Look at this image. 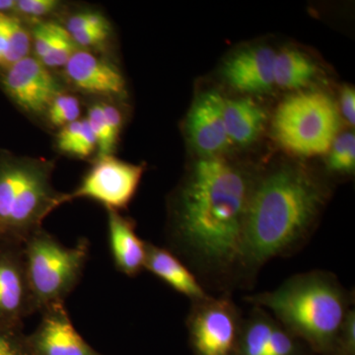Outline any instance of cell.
<instances>
[{
  "label": "cell",
  "instance_id": "obj_7",
  "mask_svg": "<svg viewBox=\"0 0 355 355\" xmlns=\"http://www.w3.org/2000/svg\"><path fill=\"white\" fill-rule=\"evenodd\" d=\"M244 319L229 296L193 301L187 318L193 355H237Z\"/></svg>",
  "mask_w": 355,
  "mask_h": 355
},
{
  "label": "cell",
  "instance_id": "obj_8",
  "mask_svg": "<svg viewBox=\"0 0 355 355\" xmlns=\"http://www.w3.org/2000/svg\"><path fill=\"white\" fill-rule=\"evenodd\" d=\"M144 173V165L125 162L112 155L99 156L78 188L65 193L64 202L90 198L108 210L125 209L137 193Z\"/></svg>",
  "mask_w": 355,
  "mask_h": 355
},
{
  "label": "cell",
  "instance_id": "obj_9",
  "mask_svg": "<svg viewBox=\"0 0 355 355\" xmlns=\"http://www.w3.org/2000/svg\"><path fill=\"white\" fill-rule=\"evenodd\" d=\"M33 313L23 243L0 241V323L20 329L23 320Z\"/></svg>",
  "mask_w": 355,
  "mask_h": 355
},
{
  "label": "cell",
  "instance_id": "obj_16",
  "mask_svg": "<svg viewBox=\"0 0 355 355\" xmlns=\"http://www.w3.org/2000/svg\"><path fill=\"white\" fill-rule=\"evenodd\" d=\"M144 270L153 273L175 291L190 298L191 302L209 296L195 273L170 250L146 242Z\"/></svg>",
  "mask_w": 355,
  "mask_h": 355
},
{
  "label": "cell",
  "instance_id": "obj_19",
  "mask_svg": "<svg viewBox=\"0 0 355 355\" xmlns=\"http://www.w3.org/2000/svg\"><path fill=\"white\" fill-rule=\"evenodd\" d=\"M275 322L265 309L254 306L249 318L244 319L237 355H268Z\"/></svg>",
  "mask_w": 355,
  "mask_h": 355
},
{
  "label": "cell",
  "instance_id": "obj_10",
  "mask_svg": "<svg viewBox=\"0 0 355 355\" xmlns=\"http://www.w3.org/2000/svg\"><path fill=\"white\" fill-rule=\"evenodd\" d=\"M3 85L18 106L31 114L46 112L62 88L50 69L37 58L26 57L4 74Z\"/></svg>",
  "mask_w": 355,
  "mask_h": 355
},
{
  "label": "cell",
  "instance_id": "obj_36",
  "mask_svg": "<svg viewBox=\"0 0 355 355\" xmlns=\"http://www.w3.org/2000/svg\"><path fill=\"white\" fill-rule=\"evenodd\" d=\"M2 238H4L3 233H2L1 228H0V241H1Z\"/></svg>",
  "mask_w": 355,
  "mask_h": 355
},
{
  "label": "cell",
  "instance_id": "obj_25",
  "mask_svg": "<svg viewBox=\"0 0 355 355\" xmlns=\"http://www.w3.org/2000/svg\"><path fill=\"white\" fill-rule=\"evenodd\" d=\"M77 51H78L77 44L74 43L69 33L64 27L58 38L51 44L50 50L40 60L48 69L65 67Z\"/></svg>",
  "mask_w": 355,
  "mask_h": 355
},
{
  "label": "cell",
  "instance_id": "obj_15",
  "mask_svg": "<svg viewBox=\"0 0 355 355\" xmlns=\"http://www.w3.org/2000/svg\"><path fill=\"white\" fill-rule=\"evenodd\" d=\"M109 244L114 266L119 272L135 277L144 270L146 242L135 232L130 219L108 210Z\"/></svg>",
  "mask_w": 355,
  "mask_h": 355
},
{
  "label": "cell",
  "instance_id": "obj_1",
  "mask_svg": "<svg viewBox=\"0 0 355 355\" xmlns=\"http://www.w3.org/2000/svg\"><path fill=\"white\" fill-rule=\"evenodd\" d=\"M256 180L224 156L198 158L178 191L172 244L214 284L240 282L243 234Z\"/></svg>",
  "mask_w": 355,
  "mask_h": 355
},
{
  "label": "cell",
  "instance_id": "obj_11",
  "mask_svg": "<svg viewBox=\"0 0 355 355\" xmlns=\"http://www.w3.org/2000/svg\"><path fill=\"white\" fill-rule=\"evenodd\" d=\"M223 105V96L209 90L198 96L191 107L186 132L200 158L223 156L232 146L224 125Z\"/></svg>",
  "mask_w": 355,
  "mask_h": 355
},
{
  "label": "cell",
  "instance_id": "obj_6",
  "mask_svg": "<svg viewBox=\"0 0 355 355\" xmlns=\"http://www.w3.org/2000/svg\"><path fill=\"white\" fill-rule=\"evenodd\" d=\"M272 125L275 139L284 150L314 157L330 150L340 130V113L327 93L297 92L280 103Z\"/></svg>",
  "mask_w": 355,
  "mask_h": 355
},
{
  "label": "cell",
  "instance_id": "obj_27",
  "mask_svg": "<svg viewBox=\"0 0 355 355\" xmlns=\"http://www.w3.org/2000/svg\"><path fill=\"white\" fill-rule=\"evenodd\" d=\"M20 330L0 323V355H30Z\"/></svg>",
  "mask_w": 355,
  "mask_h": 355
},
{
  "label": "cell",
  "instance_id": "obj_22",
  "mask_svg": "<svg viewBox=\"0 0 355 355\" xmlns=\"http://www.w3.org/2000/svg\"><path fill=\"white\" fill-rule=\"evenodd\" d=\"M328 169L340 175H352L355 169V137L354 132L338 135L329 150Z\"/></svg>",
  "mask_w": 355,
  "mask_h": 355
},
{
  "label": "cell",
  "instance_id": "obj_17",
  "mask_svg": "<svg viewBox=\"0 0 355 355\" xmlns=\"http://www.w3.org/2000/svg\"><path fill=\"white\" fill-rule=\"evenodd\" d=\"M223 118L231 144L249 146L263 132L266 113L251 98H224Z\"/></svg>",
  "mask_w": 355,
  "mask_h": 355
},
{
  "label": "cell",
  "instance_id": "obj_26",
  "mask_svg": "<svg viewBox=\"0 0 355 355\" xmlns=\"http://www.w3.org/2000/svg\"><path fill=\"white\" fill-rule=\"evenodd\" d=\"M62 29V26L53 22H40L35 26L33 31V44L38 60H42L46 55Z\"/></svg>",
  "mask_w": 355,
  "mask_h": 355
},
{
  "label": "cell",
  "instance_id": "obj_4",
  "mask_svg": "<svg viewBox=\"0 0 355 355\" xmlns=\"http://www.w3.org/2000/svg\"><path fill=\"white\" fill-rule=\"evenodd\" d=\"M62 203L64 195L51 187L48 165L17 161L0 166V228L6 239L24 243Z\"/></svg>",
  "mask_w": 355,
  "mask_h": 355
},
{
  "label": "cell",
  "instance_id": "obj_2",
  "mask_svg": "<svg viewBox=\"0 0 355 355\" xmlns=\"http://www.w3.org/2000/svg\"><path fill=\"white\" fill-rule=\"evenodd\" d=\"M328 197L324 182L301 166L282 165L257 178L245 221L240 282H251L268 261L302 246Z\"/></svg>",
  "mask_w": 355,
  "mask_h": 355
},
{
  "label": "cell",
  "instance_id": "obj_14",
  "mask_svg": "<svg viewBox=\"0 0 355 355\" xmlns=\"http://www.w3.org/2000/svg\"><path fill=\"white\" fill-rule=\"evenodd\" d=\"M65 71L71 83L87 94H125V81L120 70L89 51H77L65 65Z\"/></svg>",
  "mask_w": 355,
  "mask_h": 355
},
{
  "label": "cell",
  "instance_id": "obj_23",
  "mask_svg": "<svg viewBox=\"0 0 355 355\" xmlns=\"http://www.w3.org/2000/svg\"><path fill=\"white\" fill-rule=\"evenodd\" d=\"M49 121L55 127L62 128L78 121L80 104L74 96L60 94L53 99L46 110Z\"/></svg>",
  "mask_w": 355,
  "mask_h": 355
},
{
  "label": "cell",
  "instance_id": "obj_30",
  "mask_svg": "<svg viewBox=\"0 0 355 355\" xmlns=\"http://www.w3.org/2000/svg\"><path fill=\"white\" fill-rule=\"evenodd\" d=\"M107 22H108V20L101 13L85 11V12L73 14L67 21L65 29L71 35L73 33L86 29V28L105 24Z\"/></svg>",
  "mask_w": 355,
  "mask_h": 355
},
{
  "label": "cell",
  "instance_id": "obj_29",
  "mask_svg": "<svg viewBox=\"0 0 355 355\" xmlns=\"http://www.w3.org/2000/svg\"><path fill=\"white\" fill-rule=\"evenodd\" d=\"M336 355H355V312L350 309L338 336Z\"/></svg>",
  "mask_w": 355,
  "mask_h": 355
},
{
  "label": "cell",
  "instance_id": "obj_31",
  "mask_svg": "<svg viewBox=\"0 0 355 355\" xmlns=\"http://www.w3.org/2000/svg\"><path fill=\"white\" fill-rule=\"evenodd\" d=\"M58 6L55 0H18L16 9L25 15L41 17L53 12Z\"/></svg>",
  "mask_w": 355,
  "mask_h": 355
},
{
  "label": "cell",
  "instance_id": "obj_35",
  "mask_svg": "<svg viewBox=\"0 0 355 355\" xmlns=\"http://www.w3.org/2000/svg\"><path fill=\"white\" fill-rule=\"evenodd\" d=\"M16 9V1L14 0H0V12Z\"/></svg>",
  "mask_w": 355,
  "mask_h": 355
},
{
  "label": "cell",
  "instance_id": "obj_5",
  "mask_svg": "<svg viewBox=\"0 0 355 355\" xmlns=\"http://www.w3.org/2000/svg\"><path fill=\"white\" fill-rule=\"evenodd\" d=\"M89 249L85 238L67 247L42 228L25 240L23 254L35 313L64 303L80 282Z\"/></svg>",
  "mask_w": 355,
  "mask_h": 355
},
{
  "label": "cell",
  "instance_id": "obj_33",
  "mask_svg": "<svg viewBox=\"0 0 355 355\" xmlns=\"http://www.w3.org/2000/svg\"><path fill=\"white\" fill-rule=\"evenodd\" d=\"M340 108L345 120L350 125L355 123V92L354 89L350 86H345L340 92Z\"/></svg>",
  "mask_w": 355,
  "mask_h": 355
},
{
  "label": "cell",
  "instance_id": "obj_32",
  "mask_svg": "<svg viewBox=\"0 0 355 355\" xmlns=\"http://www.w3.org/2000/svg\"><path fill=\"white\" fill-rule=\"evenodd\" d=\"M101 104L112 139L116 144L120 137L121 125H123V116L121 112L113 105L106 104V103H101Z\"/></svg>",
  "mask_w": 355,
  "mask_h": 355
},
{
  "label": "cell",
  "instance_id": "obj_34",
  "mask_svg": "<svg viewBox=\"0 0 355 355\" xmlns=\"http://www.w3.org/2000/svg\"><path fill=\"white\" fill-rule=\"evenodd\" d=\"M7 53V39L3 26L0 22V65L4 67Z\"/></svg>",
  "mask_w": 355,
  "mask_h": 355
},
{
  "label": "cell",
  "instance_id": "obj_24",
  "mask_svg": "<svg viewBox=\"0 0 355 355\" xmlns=\"http://www.w3.org/2000/svg\"><path fill=\"white\" fill-rule=\"evenodd\" d=\"M89 125L94 133L97 140V148L99 149V156L112 155L116 144L112 139L101 103L93 105L88 112Z\"/></svg>",
  "mask_w": 355,
  "mask_h": 355
},
{
  "label": "cell",
  "instance_id": "obj_21",
  "mask_svg": "<svg viewBox=\"0 0 355 355\" xmlns=\"http://www.w3.org/2000/svg\"><path fill=\"white\" fill-rule=\"evenodd\" d=\"M0 22L3 26L7 39V53L3 67L8 69L28 57L31 46V37L19 21L6 13L0 12Z\"/></svg>",
  "mask_w": 355,
  "mask_h": 355
},
{
  "label": "cell",
  "instance_id": "obj_20",
  "mask_svg": "<svg viewBox=\"0 0 355 355\" xmlns=\"http://www.w3.org/2000/svg\"><path fill=\"white\" fill-rule=\"evenodd\" d=\"M57 144L62 153L78 158L89 157L97 148V140L86 119L62 127L58 133Z\"/></svg>",
  "mask_w": 355,
  "mask_h": 355
},
{
  "label": "cell",
  "instance_id": "obj_13",
  "mask_svg": "<svg viewBox=\"0 0 355 355\" xmlns=\"http://www.w3.org/2000/svg\"><path fill=\"white\" fill-rule=\"evenodd\" d=\"M275 51L266 46H256L234 53L222 69L226 83L239 92L259 95L270 92L273 83Z\"/></svg>",
  "mask_w": 355,
  "mask_h": 355
},
{
  "label": "cell",
  "instance_id": "obj_12",
  "mask_svg": "<svg viewBox=\"0 0 355 355\" xmlns=\"http://www.w3.org/2000/svg\"><path fill=\"white\" fill-rule=\"evenodd\" d=\"M41 313L39 326L26 336L30 355H104L96 352L79 335L64 303L51 305Z\"/></svg>",
  "mask_w": 355,
  "mask_h": 355
},
{
  "label": "cell",
  "instance_id": "obj_18",
  "mask_svg": "<svg viewBox=\"0 0 355 355\" xmlns=\"http://www.w3.org/2000/svg\"><path fill=\"white\" fill-rule=\"evenodd\" d=\"M317 72V65L302 51L286 48L275 53L273 83L277 87L300 90L316 77Z\"/></svg>",
  "mask_w": 355,
  "mask_h": 355
},
{
  "label": "cell",
  "instance_id": "obj_28",
  "mask_svg": "<svg viewBox=\"0 0 355 355\" xmlns=\"http://www.w3.org/2000/svg\"><path fill=\"white\" fill-rule=\"evenodd\" d=\"M111 32L109 22L105 24L93 26L81 31L70 35L74 43L86 48H97L108 40Z\"/></svg>",
  "mask_w": 355,
  "mask_h": 355
},
{
  "label": "cell",
  "instance_id": "obj_3",
  "mask_svg": "<svg viewBox=\"0 0 355 355\" xmlns=\"http://www.w3.org/2000/svg\"><path fill=\"white\" fill-rule=\"evenodd\" d=\"M246 300L270 311L315 355H336L354 296L335 275L313 270L293 275L275 291L248 296Z\"/></svg>",
  "mask_w": 355,
  "mask_h": 355
}]
</instances>
